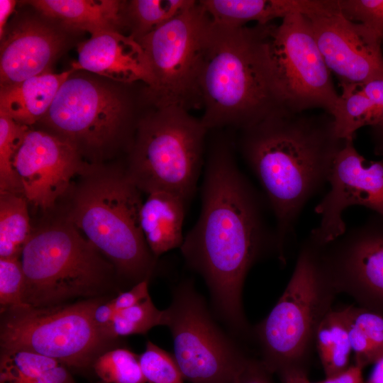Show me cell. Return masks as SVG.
Here are the masks:
<instances>
[{"label": "cell", "instance_id": "obj_1", "mask_svg": "<svg viewBox=\"0 0 383 383\" xmlns=\"http://www.w3.org/2000/svg\"><path fill=\"white\" fill-rule=\"evenodd\" d=\"M270 245L277 252L260 197L238 167L231 143L217 139L206 157L199 217L180 249L206 281L221 316L237 332L248 329L242 307L245 279Z\"/></svg>", "mask_w": 383, "mask_h": 383}, {"label": "cell", "instance_id": "obj_2", "mask_svg": "<svg viewBox=\"0 0 383 383\" xmlns=\"http://www.w3.org/2000/svg\"><path fill=\"white\" fill-rule=\"evenodd\" d=\"M345 140L337 136L328 113L287 110L241 131L240 149L274 215L277 254L282 262L301 209L328 182L333 161Z\"/></svg>", "mask_w": 383, "mask_h": 383}, {"label": "cell", "instance_id": "obj_3", "mask_svg": "<svg viewBox=\"0 0 383 383\" xmlns=\"http://www.w3.org/2000/svg\"><path fill=\"white\" fill-rule=\"evenodd\" d=\"M270 23L232 27L210 23L199 75L208 130L240 131L289 110L269 49Z\"/></svg>", "mask_w": 383, "mask_h": 383}, {"label": "cell", "instance_id": "obj_4", "mask_svg": "<svg viewBox=\"0 0 383 383\" xmlns=\"http://www.w3.org/2000/svg\"><path fill=\"white\" fill-rule=\"evenodd\" d=\"M141 193L126 168L88 163L65 196L62 216L135 284L149 279L156 258L141 229Z\"/></svg>", "mask_w": 383, "mask_h": 383}, {"label": "cell", "instance_id": "obj_5", "mask_svg": "<svg viewBox=\"0 0 383 383\" xmlns=\"http://www.w3.org/2000/svg\"><path fill=\"white\" fill-rule=\"evenodd\" d=\"M20 260L23 304L35 308L103 297L118 276L112 263L63 217L33 230Z\"/></svg>", "mask_w": 383, "mask_h": 383}, {"label": "cell", "instance_id": "obj_6", "mask_svg": "<svg viewBox=\"0 0 383 383\" xmlns=\"http://www.w3.org/2000/svg\"><path fill=\"white\" fill-rule=\"evenodd\" d=\"M153 108L138 121L126 170L141 192L165 191L187 204L196 189L209 131L181 107Z\"/></svg>", "mask_w": 383, "mask_h": 383}, {"label": "cell", "instance_id": "obj_7", "mask_svg": "<svg viewBox=\"0 0 383 383\" xmlns=\"http://www.w3.org/2000/svg\"><path fill=\"white\" fill-rule=\"evenodd\" d=\"M336 294L323 267L321 245L309 236L282 295L256 329L261 362L270 373L306 369L316 328Z\"/></svg>", "mask_w": 383, "mask_h": 383}, {"label": "cell", "instance_id": "obj_8", "mask_svg": "<svg viewBox=\"0 0 383 383\" xmlns=\"http://www.w3.org/2000/svg\"><path fill=\"white\" fill-rule=\"evenodd\" d=\"M102 298L41 308L23 306L1 312V350H28L67 367H92L115 341L92 318L93 309Z\"/></svg>", "mask_w": 383, "mask_h": 383}, {"label": "cell", "instance_id": "obj_9", "mask_svg": "<svg viewBox=\"0 0 383 383\" xmlns=\"http://www.w3.org/2000/svg\"><path fill=\"white\" fill-rule=\"evenodd\" d=\"M132 105L115 88L85 77L70 76L40 121L71 143L89 163L99 164L121 143L131 144Z\"/></svg>", "mask_w": 383, "mask_h": 383}, {"label": "cell", "instance_id": "obj_10", "mask_svg": "<svg viewBox=\"0 0 383 383\" xmlns=\"http://www.w3.org/2000/svg\"><path fill=\"white\" fill-rule=\"evenodd\" d=\"M211 18L196 1L163 26L137 40L148 58L153 81L145 88L154 107L202 108L199 75Z\"/></svg>", "mask_w": 383, "mask_h": 383}, {"label": "cell", "instance_id": "obj_11", "mask_svg": "<svg viewBox=\"0 0 383 383\" xmlns=\"http://www.w3.org/2000/svg\"><path fill=\"white\" fill-rule=\"evenodd\" d=\"M173 341V357L192 383H238L250 359L213 321L191 283L181 284L164 310Z\"/></svg>", "mask_w": 383, "mask_h": 383}, {"label": "cell", "instance_id": "obj_12", "mask_svg": "<svg viewBox=\"0 0 383 383\" xmlns=\"http://www.w3.org/2000/svg\"><path fill=\"white\" fill-rule=\"evenodd\" d=\"M269 49L287 109H321L331 115L340 95L306 16L292 13L270 24Z\"/></svg>", "mask_w": 383, "mask_h": 383}, {"label": "cell", "instance_id": "obj_13", "mask_svg": "<svg viewBox=\"0 0 383 383\" xmlns=\"http://www.w3.org/2000/svg\"><path fill=\"white\" fill-rule=\"evenodd\" d=\"M321 248L336 293H347L360 306L383 316V216L370 218Z\"/></svg>", "mask_w": 383, "mask_h": 383}, {"label": "cell", "instance_id": "obj_14", "mask_svg": "<svg viewBox=\"0 0 383 383\" xmlns=\"http://www.w3.org/2000/svg\"><path fill=\"white\" fill-rule=\"evenodd\" d=\"M324 61L345 94L383 79V42L372 30L347 18L338 6L305 16Z\"/></svg>", "mask_w": 383, "mask_h": 383}, {"label": "cell", "instance_id": "obj_15", "mask_svg": "<svg viewBox=\"0 0 383 383\" xmlns=\"http://www.w3.org/2000/svg\"><path fill=\"white\" fill-rule=\"evenodd\" d=\"M330 191L315 207L321 216L311 237L325 245L342 236L346 231L343 213L360 205L383 216V160L367 162L348 139L336 154L328 177Z\"/></svg>", "mask_w": 383, "mask_h": 383}, {"label": "cell", "instance_id": "obj_16", "mask_svg": "<svg viewBox=\"0 0 383 383\" xmlns=\"http://www.w3.org/2000/svg\"><path fill=\"white\" fill-rule=\"evenodd\" d=\"M89 162L67 140L45 130L29 129L14 167L28 203L51 209L70 189Z\"/></svg>", "mask_w": 383, "mask_h": 383}, {"label": "cell", "instance_id": "obj_17", "mask_svg": "<svg viewBox=\"0 0 383 383\" xmlns=\"http://www.w3.org/2000/svg\"><path fill=\"white\" fill-rule=\"evenodd\" d=\"M1 40V87L48 72L63 46L59 32L30 17L18 19L6 28Z\"/></svg>", "mask_w": 383, "mask_h": 383}, {"label": "cell", "instance_id": "obj_18", "mask_svg": "<svg viewBox=\"0 0 383 383\" xmlns=\"http://www.w3.org/2000/svg\"><path fill=\"white\" fill-rule=\"evenodd\" d=\"M72 69L84 70L123 84L143 82L147 87L153 77L148 58L140 43L118 31L91 35L79 45Z\"/></svg>", "mask_w": 383, "mask_h": 383}, {"label": "cell", "instance_id": "obj_19", "mask_svg": "<svg viewBox=\"0 0 383 383\" xmlns=\"http://www.w3.org/2000/svg\"><path fill=\"white\" fill-rule=\"evenodd\" d=\"M64 28L91 35L128 26L127 2L116 0H32L24 1Z\"/></svg>", "mask_w": 383, "mask_h": 383}, {"label": "cell", "instance_id": "obj_20", "mask_svg": "<svg viewBox=\"0 0 383 383\" xmlns=\"http://www.w3.org/2000/svg\"><path fill=\"white\" fill-rule=\"evenodd\" d=\"M199 3L214 22L232 27L252 21L266 25L292 13L309 16L333 5L332 0H200Z\"/></svg>", "mask_w": 383, "mask_h": 383}, {"label": "cell", "instance_id": "obj_21", "mask_svg": "<svg viewBox=\"0 0 383 383\" xmlns=\"http://www.w3.org/2000/svg\"><path fill=\"white\" fill-rule=\"evenodd\" d=\"M187 203L165 191L148 194L140 209V226L145 242L155 257L181 248Z\"/></svg>", "mask_w": 383, "mask_h": 383}, {"label": "cell", "instance_id": "obj_22", "mask_svg": "<svg viewBox=\"0 0 383 383\" xmlns=\"http://www.w3.org/2000/svg\"><path fill=\"white\" fill-rule=\"evenodd\" d=\"M73 70L60 74L45 72L21 82L1 87L0 113L29 127L40 121L60 87Z\"/></svg>", "mask_w": 383, "mask_h": 383}, {"label": "cell", "instance_id": "obj_23", "mask_svg": "<svg viewBox=\"0 0 383 383\" xmlns=\"http://www.w3.org/2000/svg\"><path fill=\"white\" fill-rule=\"evenodd\" d=\"M316 345L326 377L345 370L352 347L348 329V306L331 309L320 321L315 333Z\"/></svg>", "mask_w": 383, "mask_h": 383}, {"label": "cell", "instance_id": "obj_24", "mask_svg": "<svg viewBox=\"0 0 383 383\" xmlns=\"http://www.w3.org/2000/svg\"><path fill=\"white\" fill-rule=\"evenodd\" d=\"M355 365L362 370L383 355V316L361 306H348Z\"/></svg>", "mask_w": 383, "mask_h": 383}, {"label": "cell", "instance_id": "obj_25", "mask_svg": "<svg viewBox=\"0 0 383 383\" xmlns=\"http://www.w3.org/2000/svg\"><path fill=\"white\" fill-rule=\"evenodd\" d=\"M23 194L0 192V258H20L33 228Z\"/></svg>", "mask_w": 383, "mask_h": 383}, {"label": "cell", "instance_id": "obj_26", "mask_svg": "<svg viewBox=\"0 0 383 383\" xmlns=\"http://www.w3.org/2000/svg\"><path fill=\"white\" fill-rule=\"evenodd\" d=\"M195 0H132L126 17L136 40L163 26L195 4Z\"/></svg>", "mask_w": 383, "mask_h": 383}, {"label": "cell", "instance_id": "obj_27", "mask_svg": "<svg viewBox=\"0 0 383 383\" xmlns=\"http://www.w3.org/2000/svg\"><path fill=\"white\" fill-rule=\"evenodd\" d=\"M29 129V126L0 113V192L23 195L14 161Z\"/></svg>", "mask_w": 383, "mask_h": 383}, {"label": "cell", "instance_id": "obj_28", "mask_svg": "<svg viewBox=\"0 0 383 383\" xmlns=\"http://www.w3.org/2000/svg\"><path fill=\"white\" fill-rule=\"evenodd\" d=\"M376 108L357 89L340 94L331 115L337 136L343 140L353 139L357 130L365 126H371Z\"/></svg>", "mask_w": 383, "mask_h": 383}, {"label": "cell", "instance_id": "obj_29", "mask_svg": "<svg viewBox=\"0 0 383 383\" xmlns=\"http://www.w3.org/2000/svg\"><path fill=\"white\" fill-rule=\"evenodd\" d=\"M164 310H159L150 296L138 304L116 313L109 326L102 331L109 338L135 334H144L152 328L163 325Z\"/></svg>", "mask_w": 383, "mask_h": 383}, {"label": "cell", "instance_id": "obj_30", "mask_svg": "<svg viewBox=\"0 0 383 383\" xmlns=\"http://www.w3.org/2000/svg\"><path fill=\"white\" fill-rule=\"evenodd\" d=\"M61 364L35 352L1 350L0 383H18L35 378Z\"/></svg>", "mask_w": 383, "mask_h": 383}, {"label": "cell", "instance_id": "obj_31", "mask_svg": "<svg viewBox=\"0 0 383 383\" xmlns=\"http://www.w3.org/2000/svg\"><path fill=\"white\" fill-rule=\"evenodd\" d=\"M92 368L106 383H146L139 355L126 348H111L103 353Z\"/></svg>", "mask_w": 383, "mask_h": 383}, {"label": "cell", "instance_id": "obj_32", "mask_svg": "<svg viewBox=\"0 0 383 383\" xmlns=\"http://www.w3.org/2000/svg\"><path fill=\"white\" fill-rule=\"evenodd\" d=\"M139 361L147 383H183V376L174 357L148 341Z\"/></svg>", "mask_w": 383, "mask_h": 383}, {"label": "cell", "instance_id": "obj_33", "mask_svg": "<svg viewBox=\"0 0 383 383\" xmlns=\"http://www.w3.org/2000/svg\"><path fill=\"white\" fill-rule=\"evenodd\" d=\"M25 275L20 258H0V309L24 306Z\"/></svg>", "mask_w": 383, "mask_h": 383}, {"label": "cell", "instance_id": "obj_34", "mask_svg": "<svg viewBox=\"0 0 383 383\" xmlns=\"http://www.w3.org/2000/svg\"><path fill=\"white\" fill-rule=\"evenodd\" d=\"M342 13L349 20L363 24L383 42V0H338Z\"/></svg>", "mask_w": 383, "mask_h": 383}, {"label": "cell", "instance_id": "obj_35", "mask_svg": "<svg viewBox=\"0 0 383 383\" xmlns=\"http://www.w3.org/2000/svg\"><path fill=\"white\" fill-rule=\"evenodd\" d=\"M148 282L149 279H145L134 284L131 289L122 292L114 299H112L111 302L115 309L121 311L128 309L148 298L150 296Z\"/></svg>", "mask_w": 383, "mask_h": 383}, {"label": "cell", "instance_id": "obj_36", "mask_svg": "<svg viewBox=\"0 0 383 383\" xmlns=\"http://www.w3.org/2000/svg\"><path fill=\"white\" fill-rule=\"evenodd\" d=\"M270 374L261 362L250 359L238 383H273Z\"/></svg>", "mask_w": 383, "mask_h": 383}, {"label": "cell", "instance_id": "obj_37", "mask_svg": "<svg viewBox=\"0 0 383 383\" xmlns=\"http://www.w3.org/2000/svg\"><path fill=\"white\" fill-rule=\"evenodd\" d=\"M18 383H75L74 380L63 365L54 367L42 374Z\"/></svg>", "mask_w": 383, "mask_h": 383}, {"label": "cell", "instance_id": "obj_38", "mask_svg": "<svg viewBox=\"0 0 383 383\" xmlns=\"http://www.w3.org/2000/svg\"><path fill=\"white\" fill-rule=\"evenodd\" d=\"M116 310L111 299L104 301V297L95 306L92 311V318L96 326L101 331L112 321Z\"/></svg>", "mask_w": 383, "mask_h": 383}, {"label": "cell", "instance_id": "obj_39", "mask_svg": "<svg viewBox=\"0 0 383 383\" xmlns=\"http://www.w3.org/2000/svg\"><path fill=\"white\" fill-rule=\"evenodd\" d=\"M319 383H365L362 369L354 364L338 374L326 377Z\"/></svg>", "mask_w": 383, "mask_h": 383}, {"label": "cell", "instance_id": "obj_40", "mask_svg": "<svg viewBox=\"0 0 383 383\" xmlns=\"http://www.w3.org/2000/svg\"><path fill=\"white\" fill-rule=\"evenodd\" d=\"M374 105L383 106V79H375L357 87Z\"/></svg>", "mask_w": 383, "mask_h": 383}, {"label": "cell", "instance_id": "obj_41", "mask_svg": "<svg viewBox=\"0 0 383 383\" xmlns=\"http://www.w3.org/2000/svg\"><path fill=\"white\" fill-rule=\"evenodd\" d=\"M279 374L282 383H316L309 379L305 368H288L280 372Z\"/></svg>", "mask_w": 383, "mask_h": 383}, {"label": "cell", "instance_id": "obj_42", "mask_svg": "<svg viewBox=\"0 0 383 383\" xmlns=\"http://www.w3.org/2000/svg\"><path fill=\"white\" fill-rule=\"evenodd\" d=\"M16 1L13 0L0 1V38L1 39L5 33L6 21L9 16L15 9Z\"/></svg>", "mask_w": 383, "mask_h": 383}, {"label": "cell", "instance_id": "obj_43", "mask_svg": "<svg viewBox=\"0 0 383 383\" xmlns=\"http://www.w3.org/2000/svg\"><path fill=\"white\" fill-rule=\"evenodd\" d=\"M373 365L374 367L365 383H383V355Z\"/></svg>", "mask_w": 383, "mask_h": 383}, {"label": "cell", "instance_id": "obj_44", "mask_svg": "<svg viewBox=\"0 0 383 383\" xmlns=\"http://www.w3.org/2000/svg\"><path fill=\"white\" fill-rule=\"evenodd\" d=\"M372 128L374 140L375 152L378 155H383V123Z\"/></svg>", "mask_w": 383, "mask_h": 383}, {"label": "cell", "instance_id": "obj_45", "mask_svg": "<svg viewBox=\"0 0 383 383\" xmlns=\"http://www.w3.org/2000/svg\"><path fill=\"white\" fill-rule=\"evenodd\" d=\"M96 383H106V382H104L100 380L99 382H96Z\"/></svg>", "mask_w": 383, "mask_h": 383}]
</instances>
